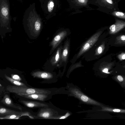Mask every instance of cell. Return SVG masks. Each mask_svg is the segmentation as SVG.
<instances>
[{"mask_svg":"<svg viewBox=\"0 0 125 125\" xmlns=\"http://www.w3.org/2000/svg\"><path fill=\"white\" fill-rule=\"evenodd\" d=\"M19 95L25 98L33 100L44 101L48 97L47 94H21Z\"/></svg>","mask_w":125,"mask_h":125,"instance_id":"cell-10","label":"cell"},{"mask_svg":"<svg viewBox=\"0 0 125 125\" xmlns=\"http://www.w3.org/2000/svg\"><path fill=\"white\" fill-rule=\"evenodd\" d=\"M23 116H24V115L22 114H13L0 117V119H18Z\"/></svg>","mask_w":125,"mask_h":125,"instance_id":"cell-20","label":"cell"},{"mask_svg":"<svg viewBox=\"0 0 125 125\" xmlns=\"http://www.w3.org/2000/svg\"><path fill=\"white\" fill-rule=\"evenodd\" d=\"M42 9L45 16L53 11L54 7L53 0H40Z\"/></svg>","mask_w":125,"mask_h":125,"instance_id":"cell-6","label":"cell"},{"mask_svg":"<svg viewBox=\"0 0 125 125\" xmlns=\"http://www.w3.org/2000/svg\"><path fill=\"white\" fill-rule=\"evenodd\" d=\"M123 67H124V68H125V65H124V66H123Z\"/></svg>","mask_w":125,"mask_h":125,"instance_id":"cell-31","label":"cell"},{"mask_svg":"<svg viewBox=\"0 0 125 125\" xmlns=\"http://www.w3.org/2000/svg\"><path fill=\"white\" fill-rule=\"evenodd\" d=\"M98 3L109 9L113 8L114 3L112 0H97Z\"/></svg>","mask_w":125,"mask_h":125,"instance_id":"cell-17","label":"cell"},{"mask_svg":"<svg viewBox=\"0 0 125 125\" xmlns=\"http://www.w3.org/2000/svg\"><path fill=\"white\" fill-rule=\"evenodd\" d=\"M11 78L13 79L20 81L21 80L20 77L18 75L12 74L11 75Z\"/></svg>","mask_w":125,"mask_h":125,"instance_id":"cell-27","label":"cell"},{"mask_svg":"<svg viewBox=\"0 0 125 125\" xmlns=\"http://www.w3.org/2000/svg\"><path fill=\"white\" fill-rule=\"evenodd\" d=\"M117 78L118 81L120 82H122L123 80V78L120 75H118L117 76Z\"/></svg>","mask_w":125,"mask_h":125,"instance_id":"cell-29","label":"cell"},{"mask_svg":"<svg viewBox=\"0 0 125 125\" xmlns=\"http://www.w3.org/2000/svg\"><path fill=\"white\" fill-rule=\"evenodd\" d=\"M125 27V21L116 19L115 23L109 28V33L114 34Z\"/></svg>","mask_w":125,"mask_h":125,"instance_id":"cell-8","label":"cell"},{"mask_svg":"<svg viewBox=\"0 0 125 125\" xmlns=\"http://www.w3.org/2000/svg\"><path fill=\"white\" fill-rule=\"evenodd\" d=\"M70 91L74 96L83 102L89 104L102 106L100 103L83 94L77 88H72L70 89Z\"/></svg>","mask_w":125,"mask_h":125,"instance_id":"cell-4","label":"cell"},{"mask_svg":"<svg viewBox=\"0 0 125 125\" xmlns=\"http://www.w3.org/2000/svg\"><path fill=\"white\" fill-rule=\"evenodd\" d=\"M67 34L66 31H62L59 32L54 37L51 43L52 50L55 49L58 45Z\"/></svg>","mask_w":125,"mask_h":125,"instance_id":"cell-9","label":"cell"},{"mask_svg":"<svg viewBox=\"0 0 125 125\" xmlns=\"http://www.w3.org/2000/svg\"><path fill=\"white\" fill-rule=\"evenodd\" d=\"M112 14L118 18L125 19V13L119 11H114L112 13Z\"/></svg>","mask_w":125,"mask_h":125,"instance_id":"cell-22","label":"cell"},{"mask_svg":"<svg viewBox=\"0 0 125 125\" xmlns=\"http://www.w3.org/2000/svg\"><path fill=\"white\" fill-rule=\"evenodd\" d=\"M18 1H21L23 0H17Z\"/></svg>","mask_w":125,"mask_h":125,"instance_id":"cell-30","label":"cell"},{"mask_svg":"<svg viewBox=\"0 0 125 125\" xmlns=\"http://www.w3.org/2000/svg\"><path fill=\"white\" fill-rule=\"evenodd\" d=\"M70 115V114L68 112H67L65 114L62 116L58 117L52 116L49 119H66Z\"/></svg>","mask_w":125,"mask_h":125,"instance_id":"cell-24","label":"cell"},{"mask_svg":"<svg viewBox=\"0 0 125 125\" xmlns=\"http://www.w3.org/2000/svg\"><path fill=\"white\" fill-rule=\"evenodd\" d=\"M5 78L13 84L16 86H22L24 87H27L24 83L21 82L19 81L15 80L12 79L6 75H5Z\"/></svg>","mask_w":125,"mask_h":125,"instance_id":"cell-19","label":"cell"},{"mask_svg":"<svg viewBox=\"0 0 125 125\" xmlns=\"http://www.w3.org/2000/svg\"><path fill=\"white\" fill-rule=\"evenodd\" d=\"M69 43L68 41H67L65 43L62 51V52L61 59L63 61L66 62L68 58Z\"/></svg>","mask_w":125,"mask_h":125,"instance_id":"cell-15","label":"cell"},{"mask_svg":"<svg viewBox=\"0 0 125 125\" xmlns=\"http://www.w3.org/2000/svg\"><path fill=\"white\" fill-rule=\"evenodd\" d=\"M32 75L34 77L45 79H49L52 78V74L50 73L43 71H37L33 72Z\"/></svg>","mask_w":125,"mask_h":125,"instance_id":"cell-14","label":"cell"},{"mask_svg":"<svg viewBox=\"0 0 125 125\" xmlns=\"http://www.w3.org/2000/svg\"><path fill=\"white\" fill-rule=\"evenodd\" d=\"M77 3L81 6H86L88 2V0H74Z\"/></svg>","mask_w":125,"mask_h":125,"instance_id":"cell-25","label":"cell"},{"mask_svg":"<svg viewBox=\"0 0 125 125\" xmlns=\"http://www.w3.org/2000/svg\"><path fill=\"white\" fill-rule=\"evenodd\" d=\"M116 44H125V35H121L117 36L115 43Z\"/></svg>","mask_w":125,"mask_h":125,"instance_id":"cell-21","label":"cell"},{"mask_svg":"<svg viewBox=\"0 0 125 125\" xmlns=\"http://www.w3.org/2000/svg\"><path fill=\"white\" fill-rule=\"evenodd\" d=\"M0 102L6 106L18 109L21 111L22 110V108L20 106L14 104L7 94H5L0 101Z\"/></svg>","mask_w":125,"mask_h":125,"instance_id":"cell-11","label":"cell"},{"mask_svg":"<svg viewBox=\"0 0 125 125\" xmlns=\"http://www.w3.org/2000/svg\"><path fill=\"white\" fill-rule=\"evenodd\" d=\"M11 20L9 0H0V23L1 27L8 28Z\"/></svg>","mask_w":125,"mask_h":125,"instance_id":"cell-2","label":"cell"},{"mask_svg":"<svg viewBox=\"0 0 125 125\" xmlns=\"http://www.w3.org/2000/svg\"><path fill=\"white\" fill-rule=\"evenodd\" d=\"M102 32L99 31L92 36L83 45L78 53L76 58H78L91 47L97 41Z\"/></svg>","mask_w":125,"mask_h":125,"instance_id":"cell-5","label":"cell"},{"mask_svg":"<svg viewBox=\"0 0 125 125\" xmlns=\"http://www.w3.org/2000/svg\"><path fill=\"white\" fill-rule=\"evenodd\" d=\"M102 71L103 72L107 73H110L108 72V68H107V67H106L103 68L102 70Z\"/></svg>","mask_w":125,"mask_h":125,"instance_id":"cell-28","label":"cell"},{"mask_svg":"<svg viewBox=\"0 0 125 125\" xmlns=\"http://www.w3.org/2000/svg\"><path fill=\"white\" fill-rule=\"evenodd\" d=\"M105 48L104 43V42L100 45L96 49L95 53L96 55H99L103 52Z\"/></svg>","mask_w":125,"mask_h":125,"instance_id":"cell-23","label":"cell"},{"mask_svg":"<svg viewBox=\"0 0 125 125\" xmlns=\"http://www.w3.org/2000/svg\"><path fill=\"white\" fill-rule=\"evenodd\" d=\"M62 49V47L59 48L55 54L51 59V62L52 65H55L59 61L61 58Z\"/></svg>","mask_w":125,"mask_h":125,"instance_id":"cell-16","label":"cell"},{"mask_svg":"<svg viewBox=\"0 0 125 125\" xmlns=\"http://www.w3.org/2000/svg\"><path fill=\"white\" fill-rule=\"evenodd\" d=\"M23 20L31 31L36 35L39 34L42 28V19L36 10L35 3L31 4L26 10Z\"/></svg>","mask_w":125,"mask_h":125,"instance_id":"cell-1","label":"cell"},{"mask_svg":"<svg viewBox=\"0 0 125 125\" xmlns=\"http://www.w3.org/2000/svg\"><path fill=\"white\" fill-rule=\"evenodd\" d=\"M117 57L120 61L125 59V52H123L118 54Z\"/></svg>","mask_w":125,"mask_h":125,"instance_id":"cell-26","label":"cell"},{"mask_svg":"<svg viewBox=\"0 0 125 125\" xmlns=\"http://www.w3.org/2000/svg\"><path fill=\"white\" fill-rule=\"evenodd\" d=\"M20 102L29 108L45 107L49 106V105L46 104L36 101L22 100L20 101Z\"/></svg>","mask_w":125,"mask_h":125,"instance_id":"cell-12","label":"cell"},{"mask_svg":"<svg viewBox=\"0 0 125 125\" xmlns=\"http://www.w3.org/2000/svg\"><path fill=\"white\" fill-rule=\"evenodd\" d=\"M13 114H22L25 116H28L31 118L33 117L31 116L30 113L28 112H20L13 110L2 107H0V115L3 116Z\"/></svg>","mask_w":125,"mask_h":125,"instance_id":"cell-7","label":"cell"},{"mask_svg":"<svg viewBox=\"0 0 125 125\" xmlns=\"http://www.w3.org/2000/svg\"><path fill=\"white\" fill-rule=\"evenodd\" d=\"M46 107H47L41 109L37 114L38 117L41 118L49 119L52 116L53 112L51 109Z\"/></svg>","mask_w":125,"mask_h":125,"instance_id":"cell-13","label":"cell"},{"mask_svg":"<svg viewBox=\"0 0 125 125\" xmlns=\"http://www.w3.org/2000/svg\"><path fill=\"white\" fill-rule=\"evenodd\" d=\"M100 111L115 113H125V109L112 108L104 106L102 107V109Z\"/></svg>","mask_w":125,"mask_h":125,"instance_id":"cell-18","label":"cell"},{"mask_svg":"<svg viewBox=\"0 0 125 125\" xmlns=\"http://www.w3.org/2000/svg\"><path fill=\"white\" fill-rule=\"evenodd\" d=\"M6 89L8 92L15 93L18 94H30L36 93L47 94L51 93V92L45 89L30 88L20 86L9 85L7 86Z\"/></svg>","mask_w":125,"mask_h":125,"instance_id":"cell-3","label":"cell"}]
</instances>
